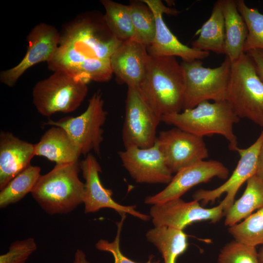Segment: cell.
Instances as JSON below:
<instances>
[{"instance_id": "1", "label": "cell", "mask_w": 263, "mask_h": 263, "mask_svg": "<svg viewBox=\"0 0 263 263\" xmlns=\"http://www.w3.org/2000/svg\"><path fill=\"white\" fill-rule=\"evenodd\" d=\"M122 42L112 33L104 19L99 22L79 16L60 33L58 47L47 67L53 72L65 70L88 58H110Z\"/></svg>"}, {"instance_id": "2", "label": "cell", "mask_w": 263, "mask_h": 263, "mask_svg": "<svg viewBox=\"0 0 263 263\" xmlns=\"http://www.w3.org/2000/svg\"><path fill=\"white\" fill-rule=\"evenodd\" d=\"M138 88L151 108L161 118L183 110L184 73L175 56L150 55L145 76Z\"/></svg>"}, {"instance_id": "3", "label": "cell", "mask_w": 263, "mask_h": 263, "mask_svg": "<svg viewBox=\"0 0 263 263\" xmlns=\"http://www.w3.org/2000/svg\"><path fill=\"white\" fill-rule=\"evenodd\" d=\"M79 162L56 164L40 175L31 192L40 207L50 215L67 214L83 203L84 183L78 177Z\"/></svg>"}, {"instance_id": "4", "label": "cell", "mask_w": 263, "mask_h": 263, "mask_svg": "<svg viewBox=\"0 0 263 263\" xmlns=\"http://www.w3.org/2000/svg\"><path fill=\"white\" fill-rule=\"evenodd\" d=\"M240 119L227 100L205 101L194 108L163 116L161 121L202 137L220 134L227 140L229 149L236 151L238 143L233 126Z\"/></svg>"}, {"instance_id": "5", "label": "cell", "mask_w": 263, "mask_h": 263, "mask_svg": "<svg viewBox=\"0 0 263 263\" xmlns=\"http://www.w3.org/2000/svg\"><path fill=\"white\" fill-rule=\"evenodd\" d=\"M53 72L49 77L38 81L32 93L37 111L48 117L56 113L73 112L88 93V83L86 81L64 70Z\"/></svg>"}, {"instance_id": "6", "label": "cell", "mask_w": 263, "mask_h": 263, "mask_svg": "<svg viewBox=\"0 0 263 263\" xmlns=\"http://www.w3.org/2000/svg\"><path fill=\"white\" fill-rule=\"evenodd\" d=\"M226 100L240 118L263 127V82L246 53L232 62Z\"/></svg>"}, {"instance_id": "7", "label": "cell", "mask_w": 263, "mask_h": 263, "mask_svg": "<svg viewBox=\"0 0 263 263\" xmlns=\"http://www.w3.org/2000/svg\"><path fill=\"white\" fill-rule=\"evenodd\" d=\"M232 62L225 57L220 66L207 68L200 59L183 60L184 77L183 110L209 100H226Z\"/></svg>"}, {"instance_id": "8", "label": "cell", "mask_w": 263, "mask_h": 263, "mask_svg": "<svg viewBox=\"0 0 263 263\" xmlns=\"http://www.w3.org/2000/svg\"><path fill=\"white\" fill-rule=\"evenodd\" d=\"M107 113L104 108L101 92H95L89 99L86 110L76 117H65L57 121L49 119L44 125L64 129L78 146L81 154L86 156L93 151L100 155L103 130Z\"/></svg>"}, {"instance_id": "9", "label": "cell", "mask_w": 263, "mask_h": 263, "mask_svg": "<svg viewBox=\"0 0 263 263\" xmlns=\"http://www.w3.org/2000/svg\"><path fill=\"white\" fill-rule=\"evenodd\" d=\"M161 121V117L151 108L138 88L128 87L122 133L125 149L152 146Z\"/></svg>"}, {"instance_id": "10", "label": "cell", "mask_w": 263, "mask_h": 263, "mask_svg": "<svg viewBox=\"0 0 263 263\" xmlns=\"http://www.w3.org/2000/svg\"><path fill=\"white\" fill-rule=\"evenodd\" d=\"M155 142L172 173L208 157L203 137L176 127L160 132Z\"/></svg>"}, {"instance_id": "11", "label": "cell", "mask_w": 263, "mask_h": 263, "mask_svg": "<svg viewBox=\"0 0 263 263\" xmlns=\"http://www.w3.org/2000/svg\"><path fill=\"white\" fill-rule=\"evenodd\" d=\"M150 214L154 227L165 226L181 230L195 222L216 223L225 216L221 203L216 207L206 208L197 200L185 202L181 198L153 205Z\"/></svg>"}, {"instance_id": "12", "label": "cell", "mask_w": 263, "mask_h": 263, "mask_svg": "<svg viewBox=\"0 0 263 263\" xmlns=\"http://www.w3.org/2000/svg\"><path fill=\"white\" fill-rule=\"evenodd\" d=\"M60 33L54 26L41 22L35 25L27 36L28 47L21 61L14 67L0 73V81L9 87L14 86L29 69L50 61L58 47Z\"/></svg>"}, {"instance_id": "13", "label": "cell", "mask_w": 263, "mask_h": 263, "mask_svg": "<svg viewBox=\"0 0 263 263\" xmlns=\"http://www.w3.org/2000/svg\"><path fill=\"white\" fill-rule=\"evenodd\" d=\"M263 141V131L256 140L245 149L238 148L236 151L240 155L237 166L229 178L220 186L213 189H200L193 194V200L201 201L204 205L213 202L225 193L226 196L221 202L224 213L234 202L236 193L240 188L257 172L258 158Z\"/></svg>"}, {"instance_id": "14", "label": "cell", "mask_w": 263, "mask_h": 263, "mask_svg": "<svg viewBox=\"0 0 263 263\" xmlns=\"http://www.w3.org/2000/svg\"><path fill=\"white\" fill-rule=\"evenodd\" d=\"M80 169L85 181L83 203L85 214L96 212L103 208H110L121 216L128 213L141 220L147 221L150 217L136 210L135 206H123L113 198L111 189L105 188L101 183L99 174L101 168L95 157L89 153L79 162Z\"/></svg>"}, {"instance_id": "15", "label": "cell", "mask_w": 263, "mask_h": 263, "mask_svg": "<svg viewBox=\"0 0 263 263\" xmlns=\"http://www.w3.org/2000/svg\"><path fill=\"white\" fill-rule=\"evenodd\" d=\"M118 154L123 167L136 183L168 184L172 179L156 142L149 148L130 147Z\"/></svg>"}, {"instance_id": "16", "label": "cell", "mask_w": 263, "mask_h": 263, "mask_svg": "<svg viewBox=\"0 0 263 263\" xmlns=\"http://www.w3.org/2000/svg\"><path fill=\"white\" fill-rule=\"evenodd\" d=\"M228 175V169L219 161H200L176 173L164 189L154 195L147 197L145 203L155 205L181 198L198 184L207 182L215 177L225 179Z\"/></svg>"}, {"instance_id": "17", "label": "cell", "mask_w": 263, "mask_h": 263, "mask_svg": "<svg viewBox=\"0 0 263 263\" xmlns=\"http://www.w3.org/2000/svg\"><path fill=\"white\" fill-rule=\"evenodd\" d=\"M152 12L155 19V34L152 43L147 47L152 56H179L183 60H202L208 56V52L195 50L182 43L170 31L163 18L164 13L175 15L178 11L166 7L160 0H142Z\"/></svg>"}, {"instance_id": "18", "label": "cell", "mask_w": 263, "mask_h": 263, "mask_svg": "<svg viewBox=\"0 0 263 263\" xmlns=\"http://www.w3.org/2000/svg\"><path fill=\"white\" fill-rule=\"evenodd\" d=\"M147 46L134 38L123 41L110 58L113 73L128 87L138 88L147 69Z\"/></svg>"}, {"instance_id": "19", "label": "cell", "mask_w": 263, "mask_h": 263, "mask_svg": "<svg viewBox=\"0 0 263 263\" xmlns=\"http://www.w3.org/2000/svg\"><path fill=\"white\" fill-rule=\"evenodd\" d=\"M35 145L10 132L0 133V190L30 165Z\"/></svg>"}, {"instance_id": "20", "label": "cell", "mask_w": 263, "mask_h": 263, "mask_svg": "<svg viewBox=\"0 0 263 263\" xmlns=\"http://www.w3.org/2000/svg\"><path fill=\"white\" fill-rule=\"evenodd\" d=\"M35 145V155L43 156L56 164L78 162L80 149L63 128L52 126Z\"/></svg>"}, {"instance_id": "21", "label": "cell", "mask_w": 263, "mask_h": 263, "mask_svg": "<svg viewBox=\"0 0 263 263\" xmlns=\"http://www.w3.org/2000/svg\"><path fill=\"white\" fill-rule=\"evenodd\" d=\"M222 7L225 27V55L233 62L244 53L247 27L238 10L236 0H222Z\"/></svg>"}, {"instance_id": "22", "label": "cell", "mask_w": 263, "mask_h": 263, "mask_svg": "<svg viewBox=\"0 0 263 263\" xmlns=\"http://www.w3.org/2000/svg\"><path fill=\"white\" fill-rule=\"evenodd\" d=\"M196 34L199 36L192 41V48L225 55V34L222 0L214 3L210 16Z\"/></svg>"}, {"instance_id": "23", "label": "cell", "mask_w": 263, "mask_h": 263, "mask_svg": "<svg viewBox=\"0 0 263 263\" xmlns=\"http://www.w3.org/2000/svg\"><path fill=\"white\" fill-rule=\"evenodd\" d=\"M263 207V178L255 174L246 181L242 196L225 213V225L229 227Z\"/></svg>"}, {"instance_id": "24", "label": "cell", "mask_w": 263, "mask_h": 263, "mask_svg": "<svg viewBox=\"0 0 263 263\" xmlns=\"http://www.w3.org/2000/svg\"><path fill=\"white\" fill-rule=\"evenodd\" d=\"M147 240L161 254L164 263H176L188 247L187 235L183 230L170 227H154L146 233Z\"/></svg>"}, {"instance_id": "25", "label": "cell", "mask_w": 263, "mask_h": 263, "mask_svg": "<svg viewBox=\"0 0 263 263\" xmlns=\"http://www.w3.org/2000/svg\"><path fill=\"white\" fill-rule=\"evenodd\" d=\"M41 169L29 165L12 179L0 192V207L16 203L31 193L39 176Z\"/></svg>"}, {"instance_id": "26", "label": "cell", "mask_w": 263, "mask_h": 263, "mask_svg": "<svg viewBox=\"0 0 263 263\" xmlns=\"http://www.w3.org/2000/svg\"><path fill=\"white\" fill-rule=\"evenodd\" d=\"M105 10L104 20L112 33L121 41L134 37L129 5L111 0L100 1Z\"/></svg>"}, {"instance_id": "27", "label": "cell", "mask_w": 263, "mask_h": 263, "mask_svg": "<svg viewBox=\"0 0 263 263\" xmlns=\"http://www.w3.org/2000/svg\"><path fill=\"white\" fill-rule=\"evenodd\" d=\"M132 2L129 6L134 31L133 38L147 47L153 41L155 34V19L149 6L143 2Z\"/></svg>"}, {"instance_id": "28", "label": "cell", "mask_w": 263, "mask_h": 263, "mask_svg": "<svg viewBox=\"0 0 263 263\" xmlns=\"http://www.w3.org/2000/svg\"><path fill=\"white\" fill-rule=\"evenodd\" d=\"M234 240L256 247L263 244V207L228 228Z\"/></svg>"}, {"instance_id": "29", "label": "cell", "mask_w": 263, "mask_h": 263, "mask_svg": "<svg viewBox=\"0 0 263 263\" xmlns=\"http://www.w3.org/2000/svg\"><path fill=\"white\" fill-rule=\"evenodd\" d=\"M238 10L246 24L248 35L244 52L253 49H263V14L248 7L244 0H236Z\"/></svg>"}, {"instance_id": "30", "label": "cell", "mask_w": 263, "mask_h": 263, "mask_svg": "<svg viewBox=\"0 0 263 263\" xmlns=\"http://www.w3.org/2000/svg\"><path fill=\"white\" fill-rule=\"evenodd\" d=\"M88 83L90 81H109L113 74L110 58H90L82 63L64 70Z\"/></svg>"}, {"instance_id": "31", "label": "cell", "mask_w": 263, "mask_h": 263, "mask_svg": "<svg viewBox=\"0 0 263 263\" xmlns=\"http://www.w3.org/2000/svg\"><path fill=\"white\" fill-rule=\"evenodd\" d=\"M217 263H261L256 247L235 240L225 244L218 254Z\"/></svg>"}, {"instance_id": "32", "label": "cell", "mask_w": 263, "mask_h": 263, "mask_svg": "<svg viewBox=\"0 0 263 263\" xmlns=\"http://www.w3.org/2000/svg\"><path fill=\"white\" fill-rule=\"evenodd\" d=\"M37 249L33 238L17 240L11 244L7 253L0 256V263H25Z\"/></svg>"}, {"instance_id": "33", "label": "cell", "mask_w": 263, "mask_h": 263, "mask_svg": "<svg viewBox=\"0 0 263 263\" xmlns=\"http://www.w3.org/2000/svg\"><path fill=\"white\" fill-rule=\"evenodd\" d=\"M126 215L124 214L121 216V221L116 223L117 229L114 240L112 242H109L107 240L101 239L95 244V247L99 250L109 252L111 253L114 258V263H138L125 256L120 250V235L123 223L126 218ZM152 258L153 257L150 256L149 261L145 263H160V261L152 262Z\"/></svg>"}, {"instance_id": "34", "label": "cell", "mask_w": 263, "mask_h": 263, "mask_svg": "<svg viewBox=\"0 0 263 263\" xmlns=\"http://www.w3.org/2000/svg\"><path fill=\"white\" fill-rule=\"evenodd\" d=\"M246 53L252 60L256 73L263 82V49H253Z\"/></svg>"}, {"instance_id": "35", "label": "cell", "mask_w": 263, "mask_h": 263, "mask_svg": "<svg viewBox=\"0 0 263 263\" xmlns=\"http://www.w3.org/2000/svg\"><path fill=\"white\" fill-rule=\"evenodd\" d=\"M256 174L263 178V141L259 153L257 169Z\"/></svg>"}, {"instance_id": "36", "label": "cell", "mask_w": 263, "mask_h": 263, "mask_svg": "<svg viewBox=\"0 0 263 263\" xmlns=\"http://www.w3.org/2000/svg\"><path fill=\"white\" fill-rule=\"evenodd\" d=\"M73 263H90L86 258L84 252L81 249L76 250L75 254V259Z\"/></svg>"}, {"instance_id": "37", "label": "cell", "mask_w": 263, "mask_h": 263, "mask_svg": "<svg viewBox=\"0 0 263 263\" xmlns=\"http://www.w3.org/2000/svg\"><path fill=\"white\" fill-rule=\"evenodd\" d=\"M258 253L259 258L261 263H263V244Z\"/></svg>"}]
</instances>
